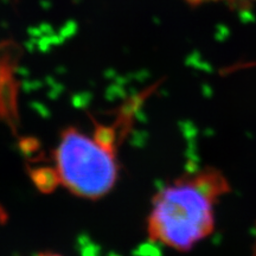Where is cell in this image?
<instances>
[{"label":"cell","instance_id":"2","mask_svg":"<svg viewBox=\"0 0 256 256\" xmlns=\"http://www.w3.org/2000/svg\"><path fill=\"white\" fill-rule=\"evenodd\" d=\"M94 138L68 128L55 152L56 178L70 192L88 200H98L113 188L119 168L110 132Z\"/></svg>","mask_w":256,"mask_h":256},{"label":"cell","instance_id":"1","mask_svg":"<svg viewBox=\"0 0 256 256\" xmlns=\"http://www.w3.org/2000/svg\"><path fill=\"white\" fill-rule=\"evenodd\" d=\"M226 191V179L217 171H202L165 186L152 202L150 238L176 250H190L214 232L216 203Z\"/></svg>","mask_w":256,"mask_h":256},{"label":"cell","instance_id":"3","mask_svg":"<svg viewBox=\"0 0 256 256\" xmlns=\"http://www.w3.org/2000/svg\"><path fill=\"white\" fill-rule=\"evenodd\" d=\"M192 2H197V4H200V2H212V0H190Z\"/></svg>","mask_w":256,"mask_h":256},{"label":"cell","instance_id":"4","mask_svg":"<svg viewBox=\"0 0 256 256\" xmlns=\"http://www.w3.org/2000/svg\"><path fill=\"white\" fill-rule=\"evenodd\" d=\"M40 256H58V255H52V254H46V255H40Z\"/></svg>","mask_w":256,"mask_h":256}]
</instances>
